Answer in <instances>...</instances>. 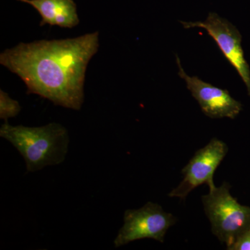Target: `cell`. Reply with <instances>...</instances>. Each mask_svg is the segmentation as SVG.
Wrapping results in <instances>:
<instances>
[{
    "instance_id": "cell-1",
    "label": "cell",
    "mask_w": 250,
    "mask_h": 250,
    "mask_svg": "<svg viewBox=\"0 0 250 250\" xmlns=\"http://www.w3.org/2000/svg\"><path fill=\"white\" fill-rule=\"evenodd\" d=\"M99 32L62 40L21 42L0 54V63L17 75L28 93L57 106L80 110L87 66L98 52Z\"/></svg>"
},
{
    "instance_id": "cell-2",
    "label": "cell",
    "mask_w": 250,
    "mask_h": 250,
    "mask_svg": "<svg viewBox=\"0 0 250 250\" xmlns=\"http://www.w3.org/2000/svg\"><path fill=\"white\" fill-rule=\"evenodd\" d=\"M0 136L11 143L22 155L28 172L59 165L65 161L68 152V131L59 123L30 127L14 126L5 121L0 128Z\"/></svg>"
},
{
    "instance_id": "cell-3",
    "label": "cell",
    "mask_w": 250,
    "mask_h": 250,
    "mask_svg": "<svg viewBox=\"0 0 250 250\" xmlns=\"http://www.w3.org/2000/svg\"><path fill=\"white\" fill-rule=\"evenodd\" d=\"M230 188L231 186L225 182L220 187L210 188L209 193L202 197L212 233L227 248L250 227V207L238 203Z\"/></svg>"
},
{
    "instance_id": "cell-4",
    "label": "cell",
    "mask_w": 250,
    "mask_h": 250,
    "mask_svg": "<svg viewBox=\"0 0 250 250\" xmlns=\"http://www.w3.org/2000/svg\"><path fill=\"white\" fill-rule=\"evenodd\" d=\"M176 222L177 218L164 211L161 206L147 202L139 209L125 212L124 225L118 231L113 244L118 248L145 238L164 243L166 232Z\"/></svg>"
},
{
    "instance_id": "cell-5",
    "label": "cell",
    "mask_w": 250,
    "mask_h": 250,
    "mask_svg": "<svg viewBox=\"0 0 250 250\" xmlns=\"http://www.w3.org/2000/svg\"><path fill=\"white\" fill-rule=\"evenodd\" d=\"M228 152V145L216 138L211 139L205 147L195 152L192 159L182 169L184 179L178 187L169 193L171 197L184 200L195 188L206 184L214 187L213 176Z\"/></svg>"
},
{
    "instance_id": "cell-6",
    "label": "cell",
    "mask_w": 250,
    "mask_h": 250,
    "mask_svg": "<svg viewBox=\"0 0 250 250\" xmlns=\"http://www.w3.org/2000/svg\"><path fill=\"white\" fill-rule=\"evenodd\" d=\"M185 29L198 27L205 29L216 42L225 59L241 77L250 97V69L242 48V36L233 24L215 14H210L205 21L181 22Z\"/></svg>"
},
{
    "instance_id": "cell-7",
    "label": "cell",
    "mask_w": 250,
    "mask_h": 250,
    "mask_svg": "<svg viewBox=\"0 0 250 250\" xmlns=\"http://www.w3.org/2000/svg\"><path fill=\"white\" fill-rule=\"evenodd\" d=\"M179 67V76L187 83L188 89L200 104L206 116L213 119L228 118L235 119L243 109V105L230 95L228 90L213 86L197 76L190 77L182 66L180 59L176 56Z\"/></svg>"
},
{
    "instance_id": "cell-8",
    "label": "cell",
    "mask_w": 250,
    "mask_h": 250,
    "mask_svg": "<svg viewBox=\"0 0 250 250\" xmlns=\"http://www.w3.org/2000/svg\"><path fill=\"white\" fill-rule=\"evenodd\" d=\"M31 5L41 15V26L49 24L62 28L76 27L80 23L73 0H18Z\"/></svg>"
},
{
    "instance_id": "cell-9",
    "label": "cell",
    "mask_w": 250,
    "mask_h": 250,
    "mask_svg": "<svg viewBox=\"0 0 250 250\" xmlns=\"http://www.w3.org/2000/svg\"><path fill=\"white\" fill-rule=\"evenodd\" d=\"M21 106L17 100H13L4 90H0V118L8 119L17 116L21 111Z\"/></svg>"
},
{
    "instance_id": "cell-10",
    "label": "cell",
    "mask_w": 250,
    "mask_h": 250,
    "mask_svg": "<svg viewBox=\"0 0 250 250\" xmlns=\"http://www.w3.org/2000/svg\"><path fill=\"white\" fill-rule=\"evenodd\" d=\"M228 250H250V227L241 233L232 244L227 248Z\"/></svg>"
}]
</instances>
